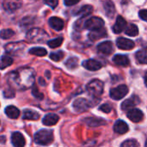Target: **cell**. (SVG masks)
Returning <instances> with one entry per match:
<instances>
[{"label":"cell","mask_w":147,"mask_h":147,"mask_svg":"<svg viewBox=\"0 0 147 147\" xmlns=\"http://www.w3.org/2000/svg\"><path fill=\"white\" fill-rule=\"evenodd\" d=\"M35 72L32 68H19L8 74L7 80L11 88L26 90L34 83Z\"/></svg>","instance_id":"1"},{"label":"cell","mask_w":147,"mask_h":147,"mask_svg":"<svg viewBox=\"0 0 147 147\" xmlns=\"http://www.w3.org/2000/svg\"><path fill=\"white\" fill-rule=\"evenodd\" d=\"M26 39L30 42L41 43V42H45L48 40V34L42 28H33L27 32Z\"/></svg>","instance_id":"2"},{"label":"cell","mask_w":147,"mask_h":147,"mask_svg":"<svg viewBox=\"0 0 147 147\" xmlns=\"http://www.w3.org/2000/svg\"><path fill=\"white\" fill-rule=\"evenodd\" d=\"M53 141V133L52 130L41 129L34 134V142L38 145L47 146Z\"/></svg>","instance_id":"3"},{"label":"cell","mask_w":147,"mask_h":147,"mask_svg":"<svg viewBox=\"0 0 147 147\" xmlns=\"http://www.w3.org/2000/svg\"><path fill=\"white\" fill-rule=\"evenodd\" d=\"M103 88H104V84L99 79H94L90 81L86 86L87 91L93 97L100 96L103 92Z\"/></svg>","instance_id":"4"},{"label":"cell","mask_w":147,"mask_h":147,"mask_svg":"<svg viewBox=\"0 0 147 147\" xmlns=\"http://www.w3.org/2000/svg\"><path fill=\"white\" fill-rule=\"evenodd\" d=\"M4 48L5 51L9 54L20 55L26 48V44L23 42H11L5 45Z\"/></svg>","instance_id":"5"},{"label":"cell","mask_w":147,"mask_h":147,"mask_svg":"<svg viewBox=\"0 0 147 147\" xmlns=\"http://www.w3.org/2000/svg\"><path fill=\"white\" fill-rule=\"evenodd\" d=\"M103 26H104V21L102 18L97 17V16L90 17L84 22V28L90 31L102 28Z\"/></svg>","instance_id":"6"},{"label":"cell","mask_w":147,"mask_h":147,"mask_svg":"<svg viewBox=\"0 0 147 147\" xmlns=\"http://www.w3.org/2000/svg\"><path fill=\"white\" fill-rule=\"evenodd\" d=\"M127 93H128V88L125 84H121L114 89H111L109 92L111 98L114 100H121V98L126 96Z\"/></svg>","instance_id":"7"},{"label":"cell","mask_w":147,"mask_h":147,"mask_svg":"<svg viewBox=\"0 0 147 147\" xmlns=\"http://www.w3.org/2000/svg\"><path fill=\"white\" fill-rule=\"evenodd\" d=\"M73 108L78 112H84L90 108V102L84 98H78L73 102Z\"/></svg>","instance_id":"8"},{"label":"cell","mask_w":147,"mask_h":147,"mask_svg":"<svg viewBox=\"0 0 147 147\" xmlns=\"http://www.w3.org/2000/svg\"><path fill=\"white\" fill-rule=\"evenodd\" d=\"M116 45L120 49H122V50H131L135 46V44H134V42L133 40L123 38V37H121V38L117 39Z\"/></svg>","instance_id":"9"},{"label":"cell","mask_w":147,"mask_h":147,"mask_svg":"<svg viewBox=\"0 0 147 147\" xmlns=\"http://www.w3.org/2000/svg\"><path fill=\"white\" fill-rule=\"evenodd\" d=\"M11 143L15 147H24L26 140L21 133L15 132L11 134Z\"/></svg>","instance_id":"10"},{"label":"cell","mask_w":147,"mask_h":147,"mask_svg":"<svg viewBox=\"0 0 147 147\" xmlns=\"http://www.w3.org/2000/svg\"><path fill=\"white\" fill-rule=\"evenodd\" d=\"M140 102V99L138 98L137 96H133L131 98L124 101L121 104V109L126 111V110H131L133 109H134V106H136L137 104H139Z\"/></svg>","instance_id":"11"},{"label":"cell","mask_w":147,"mask_h":147,"mask_svg":"<svg viewBox=\"0 0 147 147\" xmlns=\"http://www.w3.org/2000/svg\"><path fill=\"white\" fill-rule=\"evenodd\" d=\"M83 66L89 71H98L102 67V64L96 59H87L83 62Z\"/></svg>","instance_id":"12"},{"label":"cell","mask_w":147,"mask_h":147,"mask_svg":"<svg viewBox=\"0 0 147 147\" xmlns=\"http://www.w3.org/2000/svg\"><path fill=\"white\" fill-rule=\"evenodd\" d=\"M144 116V114L141 110L138 109H133L131 110H129L127 112V117L130 121H132L133 122H140L142 121Z\"/></svg>","instance_id":"13"},{"label":"cell","mask_w":147,"mask_h":147,"mask_svg":"<svg viewBox=\"0 0 147 147\" xmlns=\"http://www.w3.org/2000/svg\"><path fill=\"white\" fill-rule=\"evenodd\" d=\"M48 23L50 25V27L56 30V31H60L63 29L64 28V25H65V22L64 21L59 18V17H57V16H53L51 18H49L48 20Z\"/></svg>","instance_id":"14"},{"label":"cell","mask_w":147,"mask_h":147,"mask_svg":"<svg viewBox=\"0 0 147 147\" xmlns=\"http://www.w3.org/2000/svg\"><path fill=\"white\" fill-rule=\"evenodd\" d=\"M97 50L106 55H109L114 51L113 43L111 41H103L97 46Z\"/></svg>","instance_id":"15"},{"label":"cell","mask_w":147,"mask_h":147,"mask_svg":"<svg viewBox=\"0 0 147 147\" xmlns=\"http://www.w3.org/2000/svg\"><path fill=\"white\" fill-rule=\"evenodd\" d=\"M22 3L21 1H4L3 3V9L8 12H13L21 8Z\"/></svg>","instance_id":"16"},{"label":"cell","mask_w":147,"mask_h":147,"mask_svg":"<svg viewBox=\"0 0 147 147\" xmlns=\"http://www.w3.org/2000/svg\"><path fill=\"white\" fill-rule=\"evenodd\" d=\"M125 28H127V22L124 19V17H122L121 16H117L115 24L113 27V32L115 34H119L121 32H122Z\"/></svg>","instance_id":"17"},{"label":"cell","mask_w":147,"mask_h":147,"mask_svg":"<svg viewBox=\"0 0 147 147\" xmlns=\"http://www.w3.org/2000/svg\"><path fill=\"white\" fill-rule=\"evenodd\" d=\"M128 129H129V127H128L127 124L124 121H121V120L117 121L114 125V131L119 134H124L127 133Z\"/></svg>","instance_id":"18"},{"label":"cell","mask_w":147,"mask_h":147,"mask_svg":"<svg viewBox=\"0 0 147 147\" xmlns=\"http://www.w3.org/2000/svg\"><path fill=\"white\" fill-rule=\"evenodd\" d=\"M107 35V30L102 28H100V29H97V30H93V31H90V34H89V39L90 40H97L101 38H103Z\"/></svg>","instance_id":"19"},{"label":"cell","mask_w":147,"mask_h":147,"mask_svg":"<svg viewBox=\"0 0 147 147\" xmlns=\"http://www.w3.org/2000/svg\"><path fill=\"white\" fill-rule=\"evenodd\" d=\"M59 117L55 114H48L45 115L42 120V123L46 126H54L59 121Z\"/></svg>","instance_id":"20"},{"label":"cell","mask_w":147,"mask_h":147,"mask_svg":"<svg viewBox=\"0 0 147 147\" xmlns=\"http://www.w3.org/2000/svg\"><path fill=\"white\" fill-rule=\"evenodd\" d=\"M113 61L117 65L121 66H127L129 65V59L127 56L124 54H116L113 58Z\"/></svg>","instance_id":"21"},{"label":"cell","mask_w":147,"mask_h":147,"mask_svg":"<svg viewBox=\"0 0 147 147\" xmlns=\"http://www.w3.org/2000/svg\"><path fill=\"white\" fill-rule=\"evenodd\" d=\"M84 121L90 127H98L101 125H104L106 121L102 119H99L96 117H88L84 120Z\"/></svg>","instance_id":"22"},{"label":"cell","mask_w":147,"mask_h":147,"mask_svg":"<svg viewBox=\"0 0 147 147\" xmlns=\"http://www.w3.org/2000/svg\"><path fill=\"white\" fill-rule=\"evenodd\" d=\"M5 114L10 119H17L20 115V111L15 106H8L5 109Z\"/></svg>","instance_id":"23"},{"label":"cell","mask_w":147,"mask_h":147,"mask_svg":"<svg viewBox=\"0 0 147 147\" xmlns=\"http://www.w3.org/2000/svg\"><path fill=\"white\" fill-rule=\"evenodd\" d=\"M13 62H14V60L10 56H9L8 54H3L0 58V69L3 70L6 67L10 66L13 64Z\"/></svg>","instance_id":"24"},{"label":"cell","mask_w":147,"mask_h":147,"mask_svg":"<svg viewBox=\"0 0 147 147\" xmlns=\"http://www.w3.org/2000/svg\"><path fill=\"white\" fill-rule=\"evenodd\" d=\"M22 118L24 120H30V121H36L39 120L40 118V115L35 112V111H32L30 109H26L23 112V115Z\"/></svg>","instance_id":"25"},{"label":"cell","mask_w":147,"mask_h":147,"mask_svg":"<svg viewBox=\"0 0 147 147\" xmlns=\"http://www.w3.org/2000/svg\"><path fill=\"white\" fill-rule=\"evenodd\" d=\"M92 11H93V7L91 5H84L75 13V15L81 16L84 17L86 16L90 15L92 13Z\"/></svg>","instance_id":"26"},{"label":"cell","mask_w":147,"mask_h":147,"mask_svg":"<svg viewBox=\"0 0 147 147\" xmlns=\"http://www.w3.org/2000/svg\"><path fill=\"white\" fill-rule=\"evenodd\" d=\"M28 53L30 54H33L35 56H40V57H43L47 54V51L43 47H32L28 51Z\"/></svg>","instance_id":"27"},{"label":"cell","mask_w":147,"mask_h":147,"mask_svg":"<svg viewBox=\"0 0 147 147\" xmlns=\"http://www.w3.org/2000/svg\"><path fill=\"white\" fill-rule=\"evenodd\" d=\"M135 57L140 64H147V50L138 51L135 54Z\"/></svg>","instance_id":"28"},{"label":"cell","mask_w":147,"mask_h":147,"mask_svg":"<svg viewBox=\"0 0 147 147\" xmlns=\"http://www.w3.org/2000/svg\"><path fill=\"white\" fill-rule=\"evenodd\" d=\"M104 9H105V11H106V14L109 16V17H112L115 12V5L112 2H105L104 3Z\"/></svg>","instance_id":"29"},{"label":"cell","mask_w":147,"mask_h":147,"mask_svg":"<svg viewBox=\"0 0 147 147\" xmlns=\"http://www.w3.org/2000/svg\"><path fill=\"white\" fill-rule=\"evenodd\" d=\"M126 34L129 36H136L139 34V28L134 24H129L126 28Z\"/></svg>","instance_id":"30"},{"label":"cell","mask_w":147,"mask_h":147,"mask_svg":"<svg viewBox=\"0 0 147 147\" xmlns=\"http://www.w3.org/2000/svg\"><path fill=\"white\" fill-rule=\"evenodd\" d=\"M63 37H58L56 39H53L51 40L47 41V45L51 47V48H56L59 47V46H61V44L63 43Z\"/></svg>","instance_id":"31"},{"label":"cell","mask_w":147,"mask_h":147,"mask_svg":"<svg viewBox=\"0 0 147 147\" xmlns=\"http://www.w3.org/2000/svg\"><path fill=\"white\" fill-rule=\"evenodd\" d=\"M15 34V32L11 29H3L0 31V38L3 40H8L13 37Z\"/></svg>","instance_id":"32"},{"label":"cell","mask_w":147,"mask_h":147,"mask_svg":"<svg viewBox=\"0 0 147 147\" xmlns=\"http://www.w3.org/2000/svg\"><path fill=\"white\" fill-rule=\"evenodd\" d=\"M49 58L52 60H53V61L59 62V61H60L64 58V53L62 51H58V52H55V53H51L50 55H49Z\"/></svg>","instance_id":"33"},{"label":"cell","mask_w":147,"mask_h":147,"mask_svg":"<svg viewBox=\"0 0 147 147\" xmlns=\"http://www.w3.org/2000/svg\"><path fill=\"white\" fill-rule=\"evenodd\" d=\"M78 59L77 58H75V57L70 58L69 59L66 60L65 66L69 69H75L78 66Z\"/></svg>","instance_id":"34"},{"label":"cell","mask_w":147,"mask_h":147,"mask_svg":"<svg viewBox=\"0 0 147 147\" xmlns=\"http://www.w3.org/2000/svg\"><path fill=\"white\" fill-rule=\"evenodd\" d=\"M121 147H140V145L137 140H128L124 141Z\"/></svg>","instance_id":"35"},{"label":"cell","mask_w":147,"mask_h":147,"mask_svg":"<svg viewBox=\"0 0 147 147\" xmlns=\"http://www.w3.org/2000/svg\"><path fill=\"white\" fill-rule=\"evenodd\" d=\"M3 95H4V97L6 98H12L15 96V90L11 87L9 89H6L3 91Z\"/></svg>","instance_id":"36"},{"label":"cell","mask_w":147,"mask_h":147,"mask_svg":"<svg viewBox=\"0 0 147 147\" xmlns=\"http://www.w3.org/2000/svg\"><path fill=\"white\" fill-rule=\"evenodd\" d=\"M32 94H33V96H34L35 98H37V99H39V100H41V99H43V96H44V95H43L42 93L39 92L38 89H37L35 86H34V87L33 88V90H32Z\"/></svg>","instance_id":"37"},{"label":"cell","mask_w":147,"mask_h":147,"mask_svg":"<svg viewBox=\"0 0 147 147\" xmlns=\"http://www.w3.org/2000/svg\"><path fill=\"white\" fill-rule=\"evenodd\" d=\"M100 110H102L104 113H110L111 110H112V107L109 103H105V104H102L100 107Z\"/></svg>","instance_id":"38"},{"label":"cell","mask_w":147,"mask_h":147,"mask_svg":"<svg viewBox=\"0 0 147 147\" xmlns=\"http://www.w3.org/2000/svg\"><path fill=\"white\" fill-rule=\"evenodd\" d=\"M139 15H140V17L142 20L147 22V9H142V10H140L139 12Z\"/></svg>","instance_id":"39"},{"label":"cell","mask_w":147,"mask_h":147,"mask_svg":"<svg viewBox=\"0 0 147 147\" xmlns=\"http://www.w3.org/2000/svg\"><path fill=\"white\" fill-rule=\"evenodd\" d=\"M44 3H45L46 4L49 5L50 7H52L53 9H55L56 6H57L58 3H59V2H58L57 0H53V1H45Z\"/></svg>","instance_id":"40"},{"label":"cell","mask_w":147,"mask_h":147,"mask_svg":"<svg viewBox=\"0 0 147 147\" xmlns=\"http://www.w3.org/2000/svg\"><path fill=\"white\" fill-rule=\"evenodd\" d=\"M78 3V1H65V4L67 5V6H71V5H74V4H77Z\"/></svg>","instance_id":"41"},{"label":"cell","mask_w":147,"mask_h":147,"mask_svg":"<svg viewBox=\"0 0 147 147\" xmlns=\"http://www.w3.org/2000/svg\"><path fill=\"white\" fill-rule=\"evenodd\" d=\"M144 80H145V84H146V87H147V72L146 73V75H145Z\"/></svg>","instance_id":"42"},{"label":"cell","mask_w":147,"mask_h":147,"mask_svg":"<svg viewBox=\"0 0 147 147\" xmlns=\"http://www.w3.org/2000/svg\"><path fill=\"white\" fill-rule=\"evenodd\" d=\"M146 147H147V140L146 141Z\"/></svg>","instance_id":"43"}]
</instances>
